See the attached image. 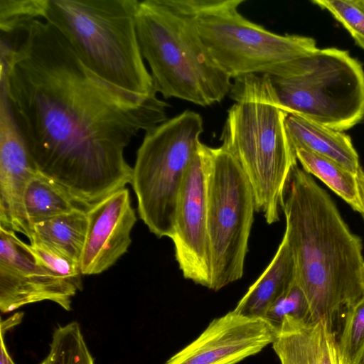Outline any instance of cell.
I'll use <instances>...</instances> for the list:
<instances>
[{"mask_svg":"<svg viewBox=\"0 0 364 364\" xmlns=\"http://www.w3.org/2000/svg\"><path fill=\"white\" fill-rule=\"evenodd\" d=\"M215 63L231 79L247 75L279 76L290 62L318 48L314 38L280 35L239 11L245 0H184Z\"/></svg>","mask_w":364,"mask_h":364,"instance_id":"cell-7","label":"cell"},{"mask_svg":"<svg viewBox=\"0 0 364 364\" xmlns=\"http://www.w3.org/2000/svg\"><path fill=\"white\" fill-rule=\"evenodd\" d=\"M277 331L264 317L232 310L214 318L196 339L164 364H237L272 344Z\"/></svg>","mask_w":364,"mask_h":364,"instance_id":"cell-12","label":"cell"},{"mask_svg":"<svg viewBox=\"0 0 364 364\" xmlns=\"http://www.w3.org/2000/svg\"><path fill=\"white\" fill-rule=\"evenodd\" d=\"M6 333L1 332V355H0V364H15L11 358L7 350L5 341L4 335Z\"/></svg>","mask_w":364,"mask_h":364,"instance_id":"cell-28","label":"cell"},{"mask_svg":"<svg viewBox=\"0 0 364 364\" xmlns=\"http://www.w3.org/2000/svg\"><path fill=\"white\" fill-rule=\"evenodd\" d=\"M285 127L294 150L303 149L329 159L357 174L361 168L350 137L302 117L288 114Z\"/></svg>","mask_w":364,"mask_h":364,"instance_id":"cell-16","label":"cell"},{"mask_svg":"<svg viewBox=\"0 0 364 364\" xmlns=\"http://www.w3.org/2000/svg\"><path fill=\"white\" fill-rule=\"evenodd\" d=\"M213 148L201 141L178 196L173 233L175 258L185 279L210 289L211 262L208 232V183Z\"/></svg>","mask_w":364,"mask_h":364,"instance_id":"cell-10","label":"cell"},{"mask_svg":"<svg viewBox=\"0 0 364 364\" xmlns=\"http://www.w3.org/2000/svg\"><path fill=\"white\" fill-rule=\"evenodd\" d=\"M359 364H364V355Z\"/></svg>","mask_w":364,"mask_h":364,"instance_id":"cell-30","label":"cell"},{"mask_svg":"<svg viewBox=\"0 0 364 364\" xmlns=\"http://www.w3.org/2000/svg\"><path fill=\"white\" fill-rule=\"evenodd\" d=\"M23 316V313L17 312L12 315L11 317L7 318L5 321H1V331L4 333H6L7 331L11 329L14 326L19 324Z\"/></svg>","mask_w":364,"mask_h":364,"instance_id":"cell-27","label":"cell"},{"mask_svg":"<svg viewBox=\"0 0 364 364\" xmlns=\"http://www.w3.org/2000/svg\"><path fill=\"white\" fill-rule=\"evenodd\" d=\"M235 103L228 110L220 140L237 161L251 186L256 212L269 224L279 220L287 186L297 166L285 119L268 75L235 78L229 92Z\"/></svg>","mask_w":364,"mask_h":364,"instance_id":"cell-3","label":"cell"},{"mask_svg":"<svg viewBox=\"0 0 364 364\" xmlns=\"http://www.w3.org/2000/svg\"><path fill=\"white\" fill-rule=\"evenodd\" d=\"M138 0H46L42 19L105 82L137 95L157 94L140 48Z\"/></svg>","mask_w":364,"mask_h":364,"instance_id":"cell-5","label":"cell"},{"mask_svg":"<svg viewBox=\"0 0 364 364\" xmlns=\"http://www.w3.org/2000/svg\"><path fill=\"white\" fill-rule=\"evenodd\" d=\"M80 289L39 264L16 232L0 226V311L9 313L43 301L71 310Z\"/></svg>","mask_w":364,"mask_h":364,"instance_id":"cell-11","label":"cell"},{"mask_svg":"<svg viewBox=\"0 0 364 364\" xmlns=\"http://www.w3.org/2000/svg\"><path fill=\"white\" fill-rule=\"evenodd\" d=\"M358 182L359 186L360 195L363 205L364 207V171L360 168L357 173ZM364 219V215H363Z\"/></svg>","mask_w":364,"mask_h":364,"instance_id":"cell-29","label":"cell"},{"mask_svg":"<svg viewBox=\"0 0 364 364\" xmlns=\"http://www.w3.org/2000/svg\"><path fill=\"white\" fill-rule=\"evenodd\" d=\"M295 152L304 171L318 178L354 210L364 215L357 174L329 159L303 149H297Z\"/></svg>","mask_w":364,"mask_h":364,"instance_id":"cell-19","label":"cell"},{"mask_svg":"<svg viewBox=\"0 0 364 364\" xmlns=\"http://www.w3.org/2000/svg\"><path fill=\"white\" fill-rule=\"evenodd\" d=\"M272 348L281 364H345L332 323L323 318L284 317Z\"/></svg>","mask_w":364,"mask_h":364,"instance_id":"cell-15","label":"cell"},{"mask_svg":"<svg viewBox=\"0 0 364 364\" xmlns=\"http://www.w3.org/2000/svg\"><path fill=\"white\" fill-rule=\"evenodd\" d=\"M287 316L311 320L307 299L296 280L269 308L264 318L278 327Z\"/></svg>","mask_w":364,"mask_h":364,"instance_id":"cell-25","label":"cell"},{"mask_svg":"<svg viewBox=\"0 0 364 364\" xmlns=\"http://www.w3.org/2000/svg\"><path fill=\"white\" fill-rule=\"evenodd\" d=\"M87 211L75 210L33 225V233L80 261L87 232Z\"/></svg>","mask_w":364,"mask_h":364,"instance_id":"cell-20","label":"cell"},{"mask_svg":"<svg viewBox=\"0 0 364 364\" xmlns=\"http://www.w3.org/2000/svg\"><path fill=\"white\" fill-rule=\"evenodd\" d=\"M40 364H45L44 361L43 360Z\"/></svg>","mask_w":364,"mask_h":364,"instance_id":"cell-31","label":"cell"},{"mask_svg":"<svg viewBox=\"0 0 364 364\" xmlns=\"http://www.w3.org/2000/svg\"><path fill=\"white\" fill-rule=\"evenodd\" d=\"M29 241L27 247L39 264L58 277L70 281L82 290V274L79 262L34 233Z\"/></svg>","mask_w":364,"mask_h":364,"instance_id":"cell-22","label":"cell"},{"mask_svg":"<svg viewBox=\"0 0 364 364\" xmlns=\"http://www.w3.org/2000/svg\"><path fill=\"white\" fill-rule=\"evenodd\" d=\"M294 257L285 237L271 262L238 301L235 312L255 317H264L269 308L295 281Z\"/></svg>","mask_w":364,"mask_h":364,"instance_id":"cell-17","label":"cell"},{"mask_svg":"<svg viewBox=\"0 0 364 364\" xmlns=\"http://www.w3.org/2000/svg\"><path fill=\"white\" fill-rule=\"evenodd\" d=\"M43 361L45 364H95L77 321L55 329Z\"/></svg>","mask_w":364,"mask_h":364,"instance_id":"cell-21","label":"cell"},{"mask_svg":"<svg viewBox=\"0 0 364 364\" xmlns=\"http://www.w3.org/2000/svg\"><path fill=\"white\" fill-rule=\"evenodd\" d=\"M282 208L295 280L307 299L311 319L332 323L341 310L364 296L362 240L326 191L298 166L291 173Z\"/></svg>","mask_w":364,"mask_h":364,"instance_id":"cell-2","label":"cell"},{"mask_svg":"<svg viewBox=\"0 0 364 364\" xmlns=\"http://www.w3.org/2000/svg\"><path fill=\"white\" fill-rule=\"evenodd\" d=\"M203 132L202 117L186 110L145 132L132 167L140 218L157 237L171 238L179 191Z\"/></svg>","mask_w":364,"mask_h":364,"instance_id":"cell-8","label":"cell"},{"mask_svg":"<svg viewBox=\"0 0 364 364\" xmlns=\"http://www.w3.org/2000/svg\"><path fill=\"white\" fill-rule=\"evenodd\" d=\"M88 226L80 257L82 275L102 273L124 255L137 219L127 188L119 189L87 212Z\"/></svg>","mask_w":364,"mask_h":364,"instance_id":"cell-14","label":"cell"},{"mask_svg":"<svg viewBox=\"0 0 364 364\" xmlns=\"http://www.w3.org/2000/svg\"><path fill=\"white\" fill-rule=\"evenodd\" d=\"M0 63V82L38 171L91 206L132 183L125 149L168 119V103L101 79L43 19L1 37Z\"/></svg>","mask_w":364,"mask_h":364,"instance_id":"cell-1","label":"cell"},{"mask_svg":"<svg viewBox=\"0 0 364 364\" xmlns=\"http://www.w3.org/2000/svg\"><path fill=\"white\" fill-rule=\"evenodd\" d=\"M24 206L32 228L33 225L48 219L75 210L87 212L92 208L38 171L27 186Z\"/></svg>","mask_w":364,"mask_h":364,"instance_id":"cell-18","label":"cell"},{"mask_svg":"<svg viewBox=\"0 0 364 364\" xmlns=\"http://www.w3.org/2000/svg\"><path fill=\"white\" fill-rule=\"evenodd\" d=\"M135 18L157 94L202 107L229 95L232 79L210 55L184 0H138Z\"/></svg>","mask_w":364,"mask_h":364,"instance_id":"cell-4","label":"cell"},{"mask_svg":"<svg viewBox=\"0 0 364 364\" xmlns=\"http://www.w3.org/2000/svg\"><path fill=\"white\" fill-rule=\"evenodd\" d=\"M311 3L329 12L364 50V0H313Z\"/></svg>","mask_w":364,"mask_h":364,"instance_id":"cell-24","label":"cell"},{"mask_svg":"<svg viewBox=\"0 0 364 364\" xmlns=\"http://www.w3.org/2000/svg\"><path fill=\"white\" fill-rule=\"evenodd\" d=\"M255 211L252 189L237 161L222 146L213 148L208 183L210 289L219 291L242 277Z\"/></svg>","mask_w":364,"mask_h":364,"instance_id":"cell-9","label":"cell"},{"mask_svg":"<svg viewBox=\"0 0 364 364\" xmlns=\"http://www.w3.org/2000/svg\"><path fill=\"white\" fill-rule=\"evenodd\" d=\"M270 78L288 114L340 132L364 118V70L347 50L317 48L290 62L281 75Z\"/></svg>","mask_w":364,"mask_h":364,"instance_id":"cell-6","label":"cell"},{"mask_svg":"<svg viewBox=\"0 0 364 364\" xmlns=\"http://www.w3.org/2000/svg\"><path fill=\"white\" fill-rule=\"evenodd\" d=\"M345 364H359L364 355V296L346 309L338 340Z\"/></svg>","mask_w":364,"mask_h":364,"instance_id":"cell-23","label":"cell"},{"mask_svg":"<svg viewBox=\"0 0 364 364\" xmlns=\"http://www.w3.org/2000/svg\"><path fill=\"white\" fill-rule=\"evenodd\" d=\"M36 172L0 82V226L21 233L29 240L33 230L26 216L24 198Z\"/></svg>","mask_w":364,"mask_h":364,"instance_id":"cell-13","label":"cell"},{"mask_svg":"<svg viewBox=\"0 0 364 364\" xmlns=\"http://www.w3.org/2000/svg\"><path fill=\"white\" fill-rule=\"evenodd\" d=\"M46 0H0V23L42 19Z\"/></svg>","mask_w":364,"mask_h":364,"instance_id":"cell-26","label":"cell"}]
</instances>
